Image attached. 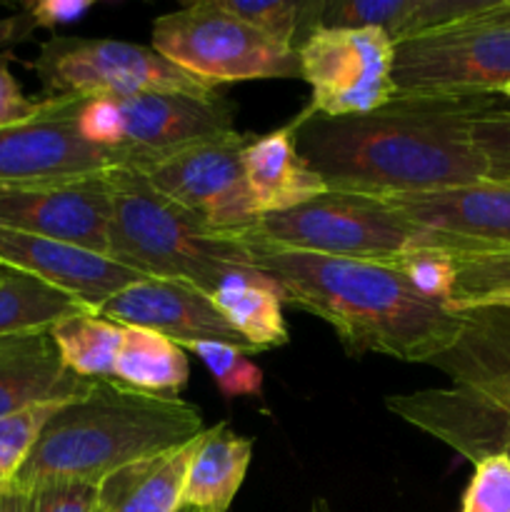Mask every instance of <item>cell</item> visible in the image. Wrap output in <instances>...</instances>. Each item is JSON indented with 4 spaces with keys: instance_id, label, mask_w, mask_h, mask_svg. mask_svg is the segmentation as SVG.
<instances>
[{
    "instance_id": "obj_21",
    "label": "cell",
    "mask_w": 510,
    "mask_h": 512,
    "mask_svg": "<svg viewBox=\"0 0 510 512\" xmlns=\"http://www.w3.org/2000/svg\"><path fill=\"white\" fill-rule=\"evenodd\" d=\"M253 460V438L218 423L198 438L188 463L180 508L228 512Z\"/></svg>"
},
{
    "instance_id": "obj_12",
    "label": "cell",
    "mask_w": 510,
    "mask_h": 512,
    "mask_svg": "<svg viewBox=\"0 0 510 512\" xmlns=\"http://www.w3.org/2000/svg\"><path fill=\"white\" fill-rule=\"evenodd\" d=\"M85 98H43L33 118L0 130V185L68 183L128 168L120 153L90 143L78 128Z\"/></svg>"
},
{
    "instance_id": "obj_13",
    "label": "cell",
    "mask_w": 510,
    "mask_h": 512,
    "mask_svg": "<svg viewBox=\"0 0 510 512\" xmlns=\"http://www.w3.org/2000/svg\"><path fill=\"white\" fill-rule=\"evenodd\" d=\"M385 408L463 458H510V378L453 383L385 398Z\"/></svg>"
},
{
    "instance_id": "obj_36",
    "label": "cell",
    "mask_w": 510,
    "mask_h": 512,
    "mask_svg": "<svg viewBox=\"0 0 510 512\" xmlns=\"http://www.w3.org/2000/svg\"><path fill=\"white\" fill-rule=\"evenodd\" d=\"M93 0H38V3L23 5L25 13L33 18L35 28H60L83 20L93 10Z\"/></svg>"
},
{
    "instance_id": "obj_7",
    "label": "cell",
    "mask_w": 510,
    "mask_h": 512,
    "mask_svg": "<svg viewBox=\"0 0 510 512\" xmlns=\"http://www.w3.org/2000/svg\"><path fill=\"white\" fill-rule=\"evenodd\" d=\"M398 95H498L510 83V0L395 45Z\"/></svg>"
},
{
    "instance_id": "obj_2",
    "label": "cell",
    "mask_w": 510,
    "mask_h": 512,
    "mask_svg": "<svg viewBox=\"0 0 510 512\" xmlns=\"http://www.w3.org/2000/svg\"><path fill=\"white\" fill-rule=\"evenodd\" d=\"M238 238L285 303L325 320L350 355L433 365L463 338L465 313L420 295L395 265L278 248L250 230Z\"/></svg>"
},
{
    "instance_id": "obj_32",
    "label": "cell",
    "mask_w": 510,
    "mask_h": 512,
    "mask_svg": "<svg viewBox=\"0 0 510 512\" xmlns=\"http://www.w3.org/2000/svg\"><path fill=\"white\" fill-rule=\"evenodd\" d=\"M460 512H510V458L493 455L475 463Z\"/></svg>"
},
{
    "instance_id": "obj_20",
    "label": "cell",
    "mask_w": 510,
    "mask_h": 512,
    "mask_svg": "<svg viewBox=\"0 0 510 512\" xmlns=\"http://www.w3.org/2000/svg\"><path fill=\"white\" fill-rule=\"evenodd\" d=\"M495 0H328V28H378L395 45L438 33L483 13Z\"/></svg>"
},
{
    "instance_id": "obj_1",
    "label": "cell",
    "mask_w": 510,
    "mask_h": 512,
    "mask_svg": "<svg viewBox=\"0 0 510 512\" xmlns=\"http://www.w3.org/2000/svg\"><path fill=\"white\" fill-rule=\"evenodd\" d=\"M495 95H395L363 115L290 120L305 163L340 193L370 198L433 193L488 178L473 125L503 110Z\"/></svg>"
},
{
    "instance_id": "obj_41",
    "label": "cell",
    "mask_w": 510,
    "mask_h": 512,
    "mask_svg": "<svg viewBox=\"0 0 510 512\" xmlns=\"http://www.w3.org/2000/svg\"><path fill=\"white\" fill-rule=\"evenodd\" d=\"M178 512H195V510H190V508H180Z\"/></svg>"
},
{
    "instance_id": "obj_16",
    "label": "cell",
    "mask_w": 510,
    "mask_h": 512,
    "mask_svg": "<svg viewBox=\"0 0 510 512\" xmlns=\"http://www.w3.org/2000/svg\"><path fill=\"white\" fill-rule=\"evenodd\" d=\"M98 315L120 328H140L163 335L180 348L193 343H223L253 353L208 295L170 280H138L110 295L98 308Z\"/></svg>"
},
{
    "instance_id": "obj_11",
    "label": "cell",
    "mask_w": 510,
    "mask_h": 512,
    "mask_svg": "<svg viewBox=\"0 0 510 512\" xmlns=\"http://www.w3.org/2000/svg\"><path fill=\"white\" fill-rule=\"evenodd\" d=\"M250 135L233 133L203 140L153 160L138 173L180 208L198 215L208 228L223 235H240L255 228L258 210L243 168V148Z\"/></svg>"
},
{
    "instance_id": "obj_3",
    "label": "cell",
    "mask_w": 510,
    "mask_h": 512,
    "mask_svg": "<svg viewBox=\"0 0 510 512\" xmlns=\"http://www.w3.org/2000/svg\"><path fill=\"white\" fill-rule=\"evenodd\" d=\"M205 430L200 408L178 395L95 380L83 398L50 415L10 485L25 493L40 483L100 485L118 470L193 443Z\"/></svg>"
},
{
    "instance_id": "obj_6",
    "label": "cell",
    "mask_w": 510,
    "mask_h": 512,
    "mask_svg": "<svg viewBox=\"0 0 510 512\" xmlns=\"http://www.w3.org/2000/svg\"><path fill=\"white\" fill-rule=\"evenodd\" d=\"M78 128L90 143L123 155L133 170L188 145L238 133L233 108L220 95L188 93L85 100Z\"/></svg>"
},
{
    "instance_id": "obj_23",
    "label": "cell",
    "mask_w": 510,
    "mask_h": 512,
    "mask_svg": "<svg viewBox=\"0 0 510 512\" xmlns=\"http://www.w3.org/2000/svg\"><path fill=\"white\" fill-rule=\"evenodd\" d=\"M195 445L198 440L110 475L98 485L95 512H178Z\"/></svg>"
},
{
    "instance_id": "obj_30",
    "label": "cell",
    "mask_w": 510,
    "mask_h": 512,
    "mask_svg": "<svg viewBox=\"0 0 510 512\" xmlns=\"http://www.w3.org/2000/svg\"><path fill=\"white\" fill-rule=\"evenodd\" d=\"M390 265H395L420 295L450 305L455 290V260L448 250L415 245Z\"/></svg>"
},
{
    "instance_id": "obj_28",
    "label": "cell",
    "mask_w": 510,
    "mask_h": 512,
    "mask_svg": "<svg viewBox=\"0 0 510 512\" xmlns=\"http://www.w3.org/2000/svg\"><path fill=\"white\" fill-rule=\"evenodd\" d=\"M450 255L455 260V290L448 305L450 310L460 313L490 295L510 293V248L463 250Z\"/></svg>"
},
{
    "instance_id": "obj_22",
    "label": "cell",
    "mask_w": 510,
    "mask_h": 512,
    "mask_svg": "<svg viewBox=\"0 0 510 512\" xmlns=\"http://www.w3.org/2000/svg\"><path fill=\"white\" fill-rule=\"evenodd\" d=\"M210 300L253 353L288 343L283 290L260 268H240L230 273L213 290Z\"/></svg>"
},
{
    "instance_id": "obj_35",
    "label": "cell",
    "mask_w": 510,
    "mask_h": 512,
    "mask_svg": "<svg viewBox=\"0 0 510 512\" xmlns=\"http://www.w3.org/2000/svg\"><path fill=\"white\" fill-rule=\"evenodd\" d=\"M40 108H43V100L28 98L18 78L10 73L8 63L0 60V130L33 118Z\"/></svg>"
},
{
    "instance_id": "obj_31",
    "label": "cell",
    "mask_w": 510,
    "mask_h": 512,
    "mask_svg": "<svg viewBox=\"0 0 510 512\" xmlns=\"http://www.w3.org/2000/svg\"><path fill=\"white\" fill-rule=\"evenodd\" d=\"M58 408L60 405H43V408L25 410V413L0 420V488L13 483L15 473L38 440L40 430Z\"/></svg>"
},
{
    "instance_id": "obj_18",
    "label": "cell",
    "mask_w": 510,
    "mask_h": 512,
    "mask_svg": "<svg viewBox=\"0 0 510 512\" xmlns=\"http://www.w3.org/2000/svg\"><path fill=\"white\" fill-rule=\"evenodd\" d=\"M95 380L65 368L50 333L0 340V420L83 398Z\"/></svg>"
},
{
    "instance_id": "obj_39",
    "label": "cell",
    "mask_w": 510,
    "mask_h": 512,
    "mask_svg": "<svg viewBox=\"0 0 510 512\" xmlns=\"http://www.w3.org/2000/svg\"><path fill=\"white\" fill-rule=\"evenodd\" d=\"M480 305H495V308H505V310H510V293H500V295H490V298H485V300H480V303H475V305H470V308H480ZM470 308H465V310H470Z\"/></svg>"
},
{
    "instance_id": "obj_19",
    "label": "cell",
    "mask_w": 510,
    "mask_h": 512,
    "mask_svg": "<svg viewBox=\"0 0 510 512\" xmlns=\"http://www.w3.org/2000/svg\"><path fill=\"white\" fill-rule=\"evenodd\" d=\"M243 168L258 215L285 213L330 190L298 153L290 125L250 135L243 148Z\"/></svg>"
},
{
    "instance_id": "obj_15",
    "label": "cell",
    "mask_w": 510,
    "mask_h": 512,
    "mask_svg": "<svg viewBox=\"0 0 510 512\" xmlns=\"http://www.w3.org/2000/svg\"><path fill=\"white\" fill-rule=\"evenodd\" d=\"M408 223L440 240L438 248L463 250L510 248V183L480 180L433 193L383 198Z\"/></svg>"
},
{
    "instance_id": "obj_29",
    "label": "cell",
    "mask_w": 510,
    "mask_h": 512,
    "mask_svg": "<svg viewBox=\"0 0 510 512\" xmlns=\"http://www.w3.org/2000/svg\"><path fill=\"white\" fill-rule=\"evenodd\" d=\"M185 348L198 355L225 400L263 398V370L245 350L223 343H193Z\"/></svg>"
},
{
    "instance_id": "obj_40",
    "label": "cell",
    "mask_w": 510,
    "mask_h": 512,
    "mask_svg": "<svg viewBox=\"0 0 510 512\" xmlns=\"http://www.w3.org/2000/svg\"><path fill=\"white\" fill-rule=\"evenodd\" d=\"M498 95H505V98H508V100H510V83H505V85H503V88H500V90H498Z\"/></svg>"
},
{
    "instance_id": "obj_38",
    "label": "cell",
    "mask_w": 510,
    "mask_h": 512,
    "mask_svg": "<svg viewBox=\"0 0 510 512\" xmlns=\"http://www.w3.org/2000/svg\"><path fill=\"white\" fill-rule=\"evenodd\" d=\"M0 512H28V493L15 485L0 488Z\"/></svg>"
},
{
    "instance_id": "obj_26",
    "label": "cell",
    "mask_w": 510,
    "mask_h": 512,
    "mask_svg": "<svg viewBox=\"0 0 510 512\" xmlns=\"http://www.w3.org/2000/svg\"><path fill=\"white\" fill-rule=\"evenodd\" d=\"M123 335L125 328L100 318L93 310H80L50 328V338L65 368L85 380H113Z\"/></svg>"
},
{
    "instance_id": "obj_24",
    "label": "cell",
    "mask_w": 510,
    "mask_h": 512,
    "mask_svg": "<svg viewBox=\"0 0 510 512\" xmlns=\"http://www.w3.org/2000/svg\"><path fill=\"white\" fill-rule=\"evenodd\" d=\"M190 363L173 340L140 328H125L113 368L115 383L153 395H175L188 385Z\"/></svg>"
},
{
    "instance_id": "obj_25",
    "label": "cell",
    "mask_w": 510,
    "mask_h": 512,
    "mask_svg": "<svg viewBox=\"0 0 510 512\" xmlns=\"http://www.w3.org/2000/svg\"><path fill=\"white\" fill-rule=\"evenodd\" d=\"M88 310L73 295L18 270L0 268V340L50 333L53 325Z\"/></svg>"
},
{
    "instance_id": "obj_17",
    "label": "cell",
    "mask_w": 510,
    "mask_h": 512,
    "mask_svg": "<svg viewBox=\"0 0 510 512\" xmlns=\"http://www.w3.org/2000/svg\"><path fill=\"white\" fill-rule=\"evenodd\" d=\"M0 268L33 275L73 295L93 313H98L110 295L145 280L143 273L125 268L103 253L10 228H0Z\"/></svg>"
},
{
    "instance_id": "obj_37",
    "label": "cell",
    "mask_w": 510,
    "mask_h": 512,
    "mask_svg": "<svg viewBox=\"0 0 510 512\" xmlns=\"http://www.w3.org/2000/svg\"><path fill=\"white\" fill-rule=\"evenodd\" d=\"M35 23L25 10H20L18 15H10V18H0V48H8V45L23 43L30 35L35 33Z\"/></svg>"
},
{
    "instance_id": "obj_8",
    "label": "cell",
    "mask_w": 510,
    "mask_h": 512,
    "mask_svg": "<svg viewBox=\"0 0 510 512\" xmlns=\"http://www.w3.org/2000/svg\"><path fill=\"white\" fill-rule=\"evenodd\" d=\"M33 70L48 98H130L145 93L220 95L218 85L170 63L153 45L113 38H55L40 48Z\"/></svg>"
},
{
    "instance_id": "obj_9",
    "label": "cell",
    "mask_w": 510,
    "mask_h": 512,
    "mask_svg": "<svg viewBox=\"0 0 510 512\" xmlns=\"http://www.w3.org/2000/svg\"><path fill=\"white\" fill-rule=\"evenodd\" d=\"M153 48L213 85L300 78L295 50L268 40L218 0H200L155 18Z\"/></svg>"
},
{
    "instance_id": "obj_34",
    "label": "cell",
    "mask_w": 510,
    "mask_h": 512,
    "mask_svg": "<svg viewBox=\"0 0 510 512\" xmlns=\"http://www.w3.org/2000/svg\"><path fill=\"white\" fill-rule=\"evenodd\" d=\"M98 485L40 483L28 490V512H95Z\"/></svg>"
},
{
    "instance_id": "obj_4",
    "label": "cell",
    "mask_w": 510,
    "mask_h": 512,
    "mask_svg": "<svg viewBox=\"0 0 510 512\" xmlns=\"http://www.w3.org/2000/svg\"><path fill=\"white\" fill-rule=\"evenodd\" d=\"M108 255L145 278L188 285L203 295L240 268H255L238 235L215 233L198 215L160 195L138 170H108Z\"/></svg>"
},
{
    "instance_id": "obj_10",
    "label": "cell",
    "mask_w": 510,
    "mask_h": 512,
    "mask_svg": "<svg viewBox=\"0 0 510 512\" xmlns=\"http://www.w3.org/2000/svg\"><path fill=\"white\" fill-rule=\"evenodd\" d=\"M300 80L310 85V113L363 115L398 95L395 43L378 28L320 25L298 48Z\"/></svg>"
},
{
    "instance_id": "obj_27",
    "label": "cell",
    "mask_w": 510,
    "mask_h": 512,
    "mask_svg": "<svg viewBox=\"0 0 510 512\" xmlns=\"http://www.w3.org/2000/svg\"><path fill=\"white\" fill-rule=\"evenodd\" d=\"M235 18L253 25L258 33L298 53L315 28L323 25L328 0H218Z\"/></svg>"
},
{
    "instance_id": "obj_14",
    "label": "cell",
    "mask_w": 510,
    "mask_h": 512,
    "mask_svg": "<svg viewBox=\"0 0 510 512\" xmlns=\"http://www.w3.org/2000/svg\"><path fill=\"white\" fill-rule=\"evenodd\" d=\"M110 218L113 203L108 173L68 183L0 185V228L63 240L108 255Z\"/></svg>"
},
{
    "instance_id": "obj_33",
    "label": "cell",
    "mask_w": 510,
    "mask_h": 512,
    "mask_svg": "<svg viewBox=\"0 0 510 512\" xmlns=\"http://www.w3.org/2000/svg\"><path fill=\"white\" fill-rule=\"evenodd\" d=\"M473 140L488 160V178L510 183V110H498L473 125Z\"/></svg>"
},
{
    "instance_id": "obj_5",
    "label": "cell",
    "mask_w": 510,
    "mask_h": 512,
    "mask_svg": "<svg viewBox=\"0 0 510 512\" xmlns=\"http://www.w3.org/2000/svg\"><path fill=\"white\" fill-rule=\"evenodd\" d=\"M250 233L278 248L373 263H395L415 245L438 248L440 243L433 233L408 223L383 198L340 190H328L285 213L260 215Z\"/></svg>"
}]
</instances>
